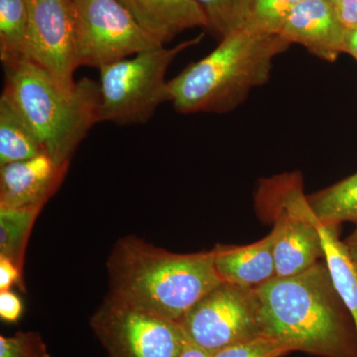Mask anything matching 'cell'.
I'll list each match as a JSON object with an SVG mask.
<instances>
[{
	"label": "cell",
	"mask_w": 357,
	"mask_h": 357,
	"mask_svg": "<svg viewBox=\"0 0 357 357\" xmlns=\"http://www.w3.org/2000/svg\"><path fill=\"white\" fill-rule=\"evenodd\" d=\"M256 291L263 337L291 352L357 357L356 326L326 260L302 273L275 277Z\"/></svg>",
	"instance_id": "obj_1"
},
{
	"label": "cell",
	"mask_w": 357,
	"mask_h": 357,
	"mask_svg": "<svg viewBox=\"0 0 357 357\" xmlns=\"http://www.w3.org/2000/svg\"><path fill=\"white\" fill-rule=\"evenodd\" d=\"M107 269V298L177 323L222 282L211 251L178 255L135 237L116 243Z\"/></svg>",
	"instance_id": "obj_2"
},
{
	"label": "cell",
	"mask_w": 357,
	"mask_h": 357,
	"mask_svg": "<svg viewBox=\"0 0 357 357\" xmlns=\"http://www.w3.org/2000/svg\"><path fill=\"white\" fill-rule=\"evenodd\" d=\"M290 45L280 35L245 28L229 33L206 57L168 81L167 102L181 114L236 109L251 89L267 83L275 57Z\"/></svg>",
	"instance_id": "obj_3"
},
{
	"label": "cell",
	"mask_w": 357,
	"mask_h": 357,
	"mask_svg": "<svg viewBox=\"0 0 357 357\" xmlns=\"http://www.w3.org/2000/svg\"><path fill=\"white\" fill-rule=\"evenodd\" d=\"M6 96L22 115L45 153L59 166L100 122V84L89 77L66 89L30 60L3 66Z\"/></svg>",
	"instance_id": "obj_4"
},
{
	"label": "cell",
	"mask_w": 357,
	"mask_h": 357,
	"mask_svg": "<svg viewBox=\"0 0 357 357\" xmlns=\"http://www.w3.org/2000/svg\"><path fill=\"white\" fill-rule=\"evenodd\" d=\"M255 203L260 215L273 222L277 277L302 273L325 258L321 223L304 194L299 172L263 178Z\"/></svg>",
	"instance_id": "obj_5"
},
{
	"label": "cell",
	"mask_w": 357,
	"mask_h": 357,
	"mask_svg": "<svg viewBox=\"0 0 357 357\" xmlns=\"http://www.w3.org/2000/svg\"><path fill=\"white\" fill-rule=\"evenodd\" d=\"M203 35L166 48L148 49L100 68V122L121 126L146 123L167 102V70L182 52L199 44Z\"/></svg>",
	"instance_id": "obj_6"
},
{
	"label": "cell",
	"mask_w": 357,
	"mask_h": 357,
	"mask_svg": "<svg viewBox=\"0 0 357 357\" xmlns=\"http://www.w3.org/2000/svg\"><path fill=\"white\" fill-rule=\"evenodd\" d=\"M77 68L100 69L161 46L121 0H73Z\"/></svg>",
	"instance_id": "obj_7"
},
{
	"label": "cell",
	"mask_w": 357,
	"mask_h": 357,
	"mask_svg": "<svg viewBox=\"0 0 357 357\" xmlns=\"http://www.w3.org/2000/svg\"><path fill=\"white\" fill-rule=\"evenodd\" d=\"M180 324L189 342L211 354L262 337L257 291L222 282L202 297Z\"/></svg>",
	"instance_id": "obj_8"
},
{
	"label": "cell",
	"mask_w": 357,
	"mask_h": 357,
	"mask_svg": "<svg viewBox=\"0 0 357 357\" xmlns=\"http://www.w3.org/2000/svg\"><path fill=\"white\" fill-rule=\"evenodd\" d=\"M91 326L109 357H178L188 342L180 323L109 298Z\"/></svg>",
	"instance_id": "obj_9"
},
{
	"label": "cell",
	"mask_w": 357,
	"mask_h": 357,
	"mask_svg": "<svg viewBox=\"0 0 357 357\" xmlns=\"http://www.w3.org/2000/svg\"><path fill=\"white\" fill-rule=\"evenodd\" d=\"M30 61L66 89L76 84L73 0H27Z\"/></svg>",
	"instance_id": "obj_10"
},
{
	"label": "cell",
	"mask_w": 357,
	"mask_h": 357,
	"mask_svg": "<svg viewBox=\"0 0 357 357\" xmlns=\"http://www.w3.org/2000/svg\"><path fill=\"white\" fill-rule=\"evenodd\" d=\"M345 28L330 0H302L289 15L280 36L300 44L321 60L335 62L344 53Z\"/></svg>",
	"instance_id": "obj_11"
},
{
	"label": "cell",
	"mask_w": 357,
	"mask_h": 357,
	"mask_svg": "<svg viewBox=\"0 0 357 357\" xmlns=\"http://www.w3.org/2000/svg\"><path fill=\"white\" fill-rule=\"evenodd\" d=\"M68 167L57 165L46 153L0 166V208H42Z\"/></svg>",
	"instance_id": "obj_12"
},
{
	"label": "cell",
	"mask_w": 357,
	"mask_h": 357,
	"mask_svg": "<svg viewBox=\"0 0 357 357\" xmlns=\"http://www.w3.org/2000/svg\"><path fill=\"white\" fill-rule=\"evenodd\" d=\"M220 280L241 287L258 289L277 277L274 234L248 245H218L211 250Z\"/></svg>",
	"instance_id": "obj_13"
},
{
	"label": "cell",
	"mask_w": 357,
	"mask_h": 357,
	"mask_svg": "<svg viewBox=\"0 0 357 357\" xmlns=\"http://www.w3.org/2000/svg\"><path fill=\"white\" fill-rule=\"evenodd\" d=\"M159 43L165 45L185 29L208 28V20L196 0H121Z\"/></svg>",
	"instance_id": "obj_14"
},
{
	"label": "cell",
	"mask_w": 357,
	"mask_h": 357,
	"mask_svg": "<svg viewBox=\"0 0 357 357\" xmlns=\"http://www.w3.org/2000/svg\"><path fill=\"white\" fill-rule=\"evenodd\" d=\"M45 153L35 134L6 96L0 98V166Z\"/></svg>",
	"instance_id": "obj_15"
},
{
	"label": "cell",
	"mask_w": 357,
	"mask_h": 357,
	"mask_svg": "<svg viewBox=\"0 0 357 357\" xmlns=\"http://www.w3.org/2000/svg\"><path fill=\"white\" fill-rule=\"evenodd\" d=\"M0 59L3 66L30 60L27 0H0Z\"/></svg>",
	"instance_id": "obj_16"
},
{
	"label": "cell",
	"mask_w": 357,
	"mask_h": 357,
	"mask_svg": "<svg viewBox=\"0 0 357 357\" xmlns=\"http://www.w3.org/2000/svg\"><path fill=\"white\" fill-rule=\"evenodd\" d=\"M312 213L326 227L357 222V172L337 184L307 196Z\"/></svg>",
	"instance_id": "obj_17"
},
{
	"label": "cell",
	"mask_w": 357,
	"mask_h": 357,
	"mask_svg": "<svg viewBox=\"0 0 357 357\" xmlns=\"http://www.w3.org/2000/svg\"><path fill=\"white\" fill-rule=\"evenodd\" d=\"M325 260L332 274L335 288L342 296L345 306L351 312L357 333V275L352 266L344 244L340 241L338 227L319 225Z\"/></svg>",
	"instance_id": "obj_18"
},
{
	"label": "cell",
	"mask_w": 357,
	"mask_h": 357,
	"mask_svg": "<svg viewBox=\"0 0 357 357\" xmlns=\"http://www.w3.org/2000/svg\"><path fill=\"white\" fill-rule=\"evenodd\" d=\"M41 208H0V255L22 269L28 236Z\"/></svg>",
	"instance_id": "obj_19"
},
{
	"label": "cell",
	"mask_w": 357,
	"mask_h": 357,
	"mask_svg": "<svg viewBox=\"0 0 357 357\" xmlns=\"http://www.w3.org/2000/svg\"><path fill=\"white\" fill-rule=\"evenodd\" d=\"M302 0H248L243 28L259 34L280 35L289 15Z\"/></svg>",
	"instance_id": "obj_20"
},
{
	"label": "cell",
	"mask_w": 357,
	"mask_h": 357,
	"mask_svg": "<svg viewBox=\"0 0 357 357\" xmlns=\"http://www.w3.org/2000/svg\"><path fill=\"white\" fill-rule=\"evenodd\" d=\"M208 20V28L222 37L243 28L248 0H196Z\"/></svg>",
	"instance_id": "obj_21"
},
{
	"label": "cell",
	"mask_w": 357,
	"mask_h": 357,
	"mask_svg": "<svg viewBox=\"0 0 357 357\" xmlns=\"http://www.w3.org/2000/svg\"><path fill=\"white\" fill-rule=\"evenodd\" d=\"M290 352L280 342L262 335L223 347L213 357H283Z\"/></svg>",
	"instance_id": "obj_22"
},
{
	"label": "cell",
	"mask_w": 357,
	"mask_h": 357,
	"mask_svg": "<svg viewBox=\"0 0 357 357\" xmlns=\"http://www.w3.org/2000/svg\"><path fill=\"white\" fill-rule=\"evenodd\" d=\"M0 357H50L46 344L36 333L0 335Z\"/></svg>",
	"instance_id": "obj_23"
},
{
	"label": "cell",
	"mask_w": 357,
	"mask_h": 357,
	"mask_svg": "<svg viewBox=\"0 0 357 357\" xmlns=\"http://www.w3.org/2000/svg\"><path fill=\"white\" fill-rule=\"evenodd\" d=\"M22 302L17 295L8 291L0 292V318L8 324L20 321L22 316Z\"/></svg>",
	"instance_id": "obj_24"
},
{
	"label": "cell",
	"mask_w": 357,
	"mask_h": 357,
	"mask_svg": "<svg viewBox=\"0 0 357 357\" xmlns=\"http://www.w3.org/2000/svg\"><path fill=\"white\" fill-rule=\"evenodd\" d=\"M21 269L6 256L0 255V292L8 291L20 281Z\"/></svg>",
	"instance_id": "obj_25"
},
{
	"label": "cell",
	"mask_w": 357,
	"mask_h": 357,
	"mask_svg": "<svg viewBox=\"0 0 357 357\" xmlns=\"http://www.w3.org/2000/svg\"><path fill=\"white\" fill-rule=\"evenodd\" d=\"M335 6L338 20L345 29L357 27V0H340Z\"/></svg>",
	"instance_id": "obj_26"
},
{
	"label": "cell",
	"mask_w": 357,
	"mask_h": 357,
	"mask_svg": "<svg viewBox=\"0 0 357 357\" xmlns=\"http://www.w3.org/2000/svg\"><path fill=\"white\" fill-rule=\"evenodd\" d=\"M344 53H347L357 61V27L345 30Z\"/></svg>",
	"instance_id": "obj_27"
},
{
	"label": "cell",
	"mask_w": 357,
	"mask_h": 357,
	"mask_svg": "<svg viewBox=\"0 0 357 357\" xmlns=\"http://www.w3.org/2000/svg\"><path fill=\"white\" fill-rule=\"evenodd\" d=\"M344 248L357 275V227L351 236L344 241Z\"/></svg>",
	"instance_id": "obj_28"
},
{
	"label": "cell",
	"mask_w": 357,
	"mask_h": 357,
	"mask_svg": "<svg viewBox=\"0 0 357 357\" xmlns=\"http://www.w3.org/2000/svg\"><path fill=\"white\" fill-rule=\"evenodd\" d=\"M178 357H213V354L188 340Z\"/></svg>",
	"instance_id": "obj_29"
},
{
	"label": "cell",
	"mask_w": 357,
	"mask_h": 357,
	"mask_svg": "<svg viewBox=\"0 0 357 357\" xmlns=\"http://www.w3.org/2000/svg\"><path fill=\"white\" fill-rule=\"evenodd\" d=\"M331 2H333V4L337 3V2L340 1V0H330Z\"/></svg>",
	"instance_id": "obj_30"
}]
</instances>
